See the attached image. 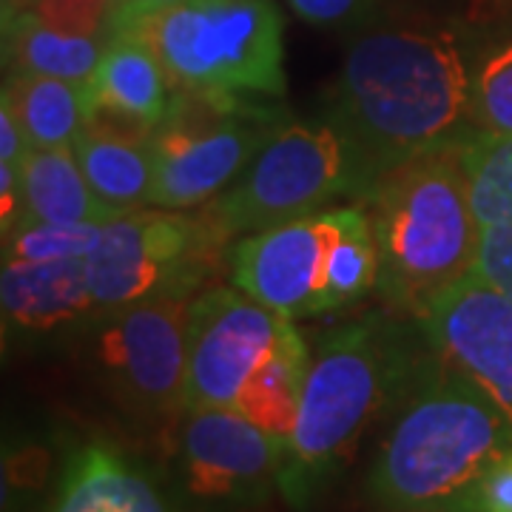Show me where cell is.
I'll use <instances>...</instances> for the list:
<instances>
[{"mask_svg":"<svg viewBox=\"0 0 512 512\" xmlns=\"http://www.w3.org/2000/svg\"><path fill=\"white\" fill-rule=\"evenodd\" d=\"M109 225V222H106ZM100 222H20L12 234L3 237V262H49L89 256L103 239Z\"/></svg>","mask_w":512,"mask_h":512,"instance_id":"cell-24","label":"cell"},{"mask_svg":"<svg viewBox=\"0 0 512 512\" xmlns=\"http://www.w3.org/2000/svg\"><path fill=\"white\" fill-rule=\"evenodd\" d=\"M117 32L146 43L174 92L285 97V40L274 0H183L157 9L123 3Z\"/></svg>","mask_w":512,"mask_h":512,"instance_id":"cell-5","label":"cell"},{"mask_svg":"<svg viewBox=\"0 0 512 512\" xmlns=\"http://www.w3.org/2000/svg\"><path fill=\"white\" fill-rule=\"evenodd\" d=\"M0 308L6 339L15 336L35 342L89 328L97 316L89 259H6L0 274Z\"/></svg>","mask_w":512,"mask_h":512,"instance_id":"cell-14","label":"cell"},{"mask_svg":"<svg viewBox=\"0 0 512 512\" xmlns=\"http://www.w3.org/2000/svg\"><path fill=\"white\" fill-rule=\"evenodd\" d=\"M308 367H311V350L293 325V319H288L271 356L242 384L234 407L262 430L288 441L299 416Z\"/></svg>","mask_w":512,"mask_h":512,"instance_id":"cell-21","label":"cell"},{"mask_svg":"<svg viewBox=\"0 0 512 512\" xmlns=\"http://www.w3.org/2000/svg\"><path fill=\"white\" fill-rule=\"evenodd\" d=\"M285 439L245 419L237 407L183 416L177 473L183 493L205 512H237L268 501L279 487Z\"/></svg>","mask_w":512,"mask_h":512,"instance_id":"cell-10","label":"cell"},{"mask_svg":"<svg viewBox=\"0 0 512 512\" xmlns=\"http://www.w3.org/2000/svg\"><path fill=\"white\" fill-rule=\"evenodd\" d=\"M339 197L359 200L348 140L330 117L288 120L237 183L202 205V214L234 239L319 214Z\"/></svg>","mask_w":512,"mask_h":512,"instance_id":"cell-7","label":"cell"},{"mask_svg":"<svg viewBox=\"0 0 512 512\" xmlns=\"http://www.w3.org/2000/svg\"><path fill=\"white\" fill-rule=\"evenodd\" d=\"M473 126L512 134V40L495 46L473 72Z\"/></svg>","mask_w":512,"mask_h":512,"instance_id":"cell-25","label":"cell"},{"mask_svg":"<svg viewBox=\"0 0 512 512\" xmlns=\"http://www.w3.org/2000/svg\"><path fill=\"white\" fill-rule=\"evenodd\" d=\"M194 296H157L97 313L89 353L103 390L143 424L183 421L188 305Z\"/></svg>","mask_w":512,"mask_h":512,"instance_id":"cell-9","label":"cell"},{"mask_svg":"<svg viewBox=\"0 0 512 512\" xmlns=\"http://www.w3.org/2000/svg\"><path fill=\"white\" fill-rule=\"evenodd\" d=\"M328 248L319 285V313H333L359 302L379 282L376 234L365 205L325 208Z\"/></svg>","mask_w":512,"mask_h":512,"instance_id":"cell-19","label":"cell"},{"mask_svg":"<svg viewBox=\"0 0 512 512\" xmlns=\"http://www.w3.org/2000/svg\"><path fill=\"white\" fill-rule=\"evenodd\" d=\"M402 512H464L456 504V498H447V501H436V504H421V507H413V510Z\"/></svg>","mask_w":512,"mask_h":512,"instance_id":"cell-32","label":"cell"},{"mask_svg":"<svg viewBox=\"0 0 512 512\" xmlns=\"http://www.w3.org/2000/svg\"><path fill=\"white\" fill-rule=\"evenodd\" d=\"M29 12L57 32L111 40L123 12V0H29Z\"/></svg>","mask_w":512,"mask_h":512,"instance_id":"cell-26","label":"cell"},{"mask_svg":"<svg viewBox=\"0 0 512 512\" xmlns=\"http://www.w3.org/2000/svg\"><path fill=\"white\" fill-rule=\"evenodd\" d=\"M89 128L151 137L168 114L174 89L157 55L140 37L117 32L86 86Z\"/></svg>","mask_w":512,"mask_h":512,"instance_id":"cell-15","label":"cell"},{"mask_svg":"<svg viewBox=\"0 0 512 512\" xmlns=\"http://www.w3.org/2000/svg\"><path fill=\"white\" fill-rule=\"evenodd\" d=\"M365 3L367 0H288L296 18L308 20L311 26H322V29L345 26L353 18H359Z\"/></svg>","mask_w":512,"mask_h":512,"instance_id":"cell-29","label":"cell"},{"mask_svg":"<svg viewBox=\"0 0 512 512\" xmlns=\"http://www.w3.org/2000/svg\"><path fill=\"white\" fill-rule=\"evenodd\" d=\"M26 220V191H23V165L0 163V231L12 234Z\"/></svg>","mask_w":512,"mask_h":512,"instance_id":"cell-30","label":"cell"},{"mask_svg":"<svg viewBox=\"0 0 512 512\" xmlns=\"http://www.w3.org/2000/svg\"><path fill=\"white\" fill-rule=\"evenodd\" d=\"M0 6H3V23H6L20 15L23 9H29V0H0Z\"/></svg>","mask_w":512,"mask_h":512,"instance_id":"cell-33","label":"cell"},{"mask_svg":"<svg viewBox=\"0 0 512 512\" xmlns=\"http://www.w3.org/2000/svg\"><path fill=\"white\" fill-rule=\"evenodd\" d=\"M362 205L379 251L376 293L399 313L421 319L478 265L481 225L456 146L399 165Z\"/></svg>","mask_w":512,"mask_h":512,"instance_id":"cell-4","label":"cell"},{"mask_svg":"<svg viewBox=\"0 0 512 512\" xmlns=\"http://www.w3.org/2000/svg\"><path fill=\"white\" fill-rule=\"evenodd\" d=\"M49 512H183L140 461L106 441L74 450Z\"/></svg>","mask_w":512,"mask_h":512,"instance_id":"cell-16","label":"cell"},{"mask_svg":"<svg viewBox=\"0 0 512 512\" xmlns=\"http://www.w3.org/2000/svg\"><path fill=\"white\" fill-rule=\"evenodd\" d=\"M328 117L348 140L365 200L399 165L476 131L473 72L444 32H367L350 43Z\"/></svg>","mask_w":512,"mask_h":512,"instance_id":"cell-1","label":"cell"},{"mask_svg":"<svg viewBox=\"0 0 512 512\" xmlns=\"http://www.w3.org/2000/svg\"><path fill=\"white\" fill-rule=\"evenodd\" d=\"M453 498L464 512H512V447Z\"/></svg>","mask_w":512,"mask_h":512,"instance_id":"cell-27","label":"cell"},{"mask_svg":"<svg viewBox=\"0 0 512 512\" xmlns=\"http://www.w3.org/2000/svg\"><path fill=\"white\" fill-rule=\"evenodd\" d=\"M109 40L57 32L29 9L3 23V69L89 86Z\"/></svg>","mask_w":512,"mask_h":512,"instance_id":"cell-20","label":"cell"},{"mask_svg":"<svg viewBox=\"0 0 512 512\" xmlns=\"http://www.w3.org/2000/svg\"><path fill=\"white\" fill-rule=\"evenodd\" d=\"M421 353L382 311L330 330L319 342L279 470V493L293 510H308L345 470L370 421L393 407Z\"/></svg>","mask_w":512,"mask_h":512,"instance_id":"cell-2","label":"cell"},{"mask_svg":"<svg viewBox=\"0 0 512 512\" xmlns=\"http://www.w3.org/2000/svg\"><path fill=\"white\" fill-rule=\"evenodd\" d=\"M94 194L120 214L151 208L154 194V146L151 137H131L106 128H86L74 143Z\"/></svg>","mask_w":512,"mask_h":512,"instance_id":"cell-17","label":"cell"},{"mask_svg":"<svg viewBox=\"0 0 512 512\" xmlns=\"http://www.w3.org/2000/svg\"><path fill=\"white\" fill-rule=\"evenodd\" d=\"M26 220L106 222L123 217L94 194L74 148H35L23 163Z\"/></svg>","mask_w":512,"mask_h":512,"instance_id":"cell-18","label":"cell"},{"mask_svg":"<svg viewBox=\"0 0 512 512\" xmlns=\"http://www.w3.org/2000/svg\"><path fill=\"white\" fill-rule=\"evenodd\" d=\"M393 410L367 478L370 495L387 510L453 498L512 447V421L504 410L430 345Z\"/></svg>","mask_w":512,"mask_h":512,"instance_id":"cell-3","label":"cell"},{"mask_svg":"<svg viewBox=\"0 0 512 512\" xmlns=\"http://www.w3.org/2000/svg\"><path fill=\"white\" fill-rule=\"evenodd\" d=\"M3 97L18 111L32 148H74L89 128V97L80 83L6 72Z\"/></svg>","mask_w":512,"mask_h":512,"instance_id":"cell-22","label":"cell"},{"mask_svg":"<svg viewBox=\"0 0 512 512\" xmlns=\"http://www.w3.org/2000/svg\"><path fill=\"white\" fill-rule=\"evenodd\" d=\"M481 231L512 225V134L473 131L456 146Z\"/></svg>","mask_w":512,"mask_h":512,"instance_id":"cell-23","label":"cell"},{"mask_svg":"<svg viewBox=\"0 0 512 512\" xmlns=\"http://www.w3.org/2000/svg\"><path fill=\"white\" fill-rule=\"evenodd\" d=\"M427 345L512 421V299L473 268L416 319Z\"/></svg>","mask_w":512,"mask_h":512,"instance_id":"cell-12","label":"cell"},{"mask_svg":"<svg viewBox=\"0 0 512 512\" xmlns=\"http://www.w3.org/2000/svg\"><path fill=\"white\" fill-rule=\"evenodd\" d=\"M288 123L276 97H220L174 92L168 114L151 134V208H202L237 183L262 146Z\"/></svg>","mask_w":512,"mask_h":512,"instance_id":"cell-6","label":"cell"},{"mask_svg":"<svg viewBox=\"0 0 512 512\" xmlns=\"http://www.w3.org/2000/svg\"><path fill=\"white\" fill-rule=\"evenodd\" d=\"M476 268L512 299V225H495L481 231Z\"/></svg>","mask_w":512,"mask_h":512,"instance_id":"cell-28","label":"cell"},{"mask_svg":"<svg viewBox=\"0 0 512 512\" xmlns=\"http://www.w3.org/2000/svg\"><path fill=\"white\" fill-rule=\"evenodd\" d=\"M231 239L202 214L131 211L103 228L89 256V285L97 313L157 296H197L225 268Z\"/></svg>","mask_w":512,"mask_h":512,"instance_id":"cell-8","label":"cell"},{"mask_svg":"<svg viewBox=\"0 0 512 512\" xmlns=\"http://www.w3.org/2000/svg\"><path fill=\"white\" fill-rule=\"evenodd\" d=\"M325 248V211L245 234L225 251L228 282L293 322L316 316Z\"/></svg>","mask_w":512,"mask_h":512,"instance_id":"cell-13","label":"cell"},{"mask_svg":"<svg viewBox=\"0 0 512 512\" xmlns=\"http://www.w3.org/2000/svg\"><path fill=\"white\" fill-rule=\"evenodd\" d=\"M128 6H140V9H157V6H174V3H183V0H123Z\"/></svg>","mask_w":512,"mask_h":512,"instance_id":"cell-34","label":"cell"},{"mask_svg":"<svg viewBox=\"0 0 512 512\" xmlns=\"http://www.w3.org/2000/svg\"><path fill=\"white\" fill-rule=\"evenodd\" d=\"M32 151L35 148L29 143V134L20 123L18 111L12 109V103L3 97L0 100V163L23 165Z\"/></svg>","mask_w":512,"mask_h":512,"instance_id":"cell-31","label":"cell"},{"mask_svg":"<svg viewBox=\"0 0 512 512\" xmlns=\"http://www.w3.org/2000/svg\"><path fill=\"white\" fill-rule=\"evenodd\" d=\"M288 316L237 285H208L188 305L185 407H234L242 384L276 348Z\"/></svg>","mask_w":512,"mask_h":512,"instance_id":"cell-11","label":"cell"}]
</instances>
